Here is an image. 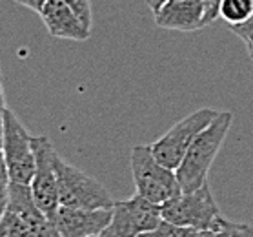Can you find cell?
I'll return each mask as SVG.
<instances>
[{"label": "cell", "instance_id": "cell-1", "mask_svg": "<svg viewBox=\"0 0 253 237\" xmlns=\"http://www.w3.org/2000/svg\"><path fill=\"white\" fill-rule=\"evenodd\" d=\"M231 122V111H219L217 117L210 122V126L202 130L191 142L180 166L175 170L178 186L182 191L197 190L208 181V172L230 133Z\"/></svg>", "mask_w": 253, "mask_h": 237}, {"label": "cell", "instance_id": "cell-2", "mask_svg": "<svg viewBox=\"0 0 253 237\" xmlns=\"http://www.w3.org/2000/svg\"><path fill=\"white\" fill-rule=\"evenodd\" d=\"M129 168L135 183V190L144 199L162 206L166 201L180 193L175 170L162 166L153 155L150 146H133L129 153Z\"/></svg>", "mask_w": 253, "mask_h": 237}, {"label": "cell", "instance_id": "cell-3", "mask_svg": "<svg viewBox=\"0 0 253 237\" xmlns=\"http://www.w3.org/2000/svg\"><path fill=\"white\" fill-rule=\"evenodd\" d=\"M162 219L197 232H215L222 215L213 199L208 181L193 191H180L161 206Z\"/></svg>", "mask_w": 253, "mask_h": 237}, {"label": "cell", "instance_id": "cell-4", "mask_svg": "<svg viewBox=\"0 0 253 237\" xmlns=\"http://www.w3.org/2000/svg\"><path fill=\"white\" fill-rule=\"evenodd\" d=\"M55 170H57L60 206L84 210L113 208L115 199L91 175H87L73 164H68L58 155L55 159Z\"/></svg>", "mask_w": 253, "mask_h": 237}, {"label": "cell", "instance_id": "cell-5", "mask_svg": "<svg viewBox=\"0 0 253 237\" xmlns=\"http://www.w3.org/2000/svg\"><path fill=\"white\" fill-rule=\"evenodd\" d=\"M217 113L219 111H215L213 108H201L184 117L182 121H178L177 124H173L161 139H157L151 144L157 161L169 170H177L191 142L202 130L210 126V122L217 117Z\"/></svg>", "mask_w": 253, "mask_h": 237}, {"label": "cell", "instance_id": "cell-6", "mask_svg": "<svg viewBox=\"0 0 253 237\" xmlns=\"http://www.w3.org/2000/svg\"><path fill=\"white\" fill-rule=\"evenodd\" d=\"M31 135L28 133L20 119L9 108L4 113V132H2V153L6 159L11 183L31 185L35 175V151L31 144Z\"/></svg>", "mask_w": 253, "mask_h": 237}, {"label": "cell", "instance_id": "cell-7", "mask_svg": "<svg viewBox=\"0 0 253 237\" xmlns=\"http://www.w3.org/2000/svg\"><path fill=\"white\" fill-rule=\"evenodd\" d=\"M35 151V175L31 181V193L37 202V206L44 212L51 221H55L60 202H58V183H57V170H55V159L57 150L53 148L51 141L46 135L33 137L31 139Z\"/></svg>", "mask_w": 253, "mask_h": 237}, {"label": "cell", "instance_id": "cell-8", "mask_svg": "<svg viewBox=\"0 0 253 237\" xmlns=\"http://www.w3.org/2000/svg\"><path fill=\"white\" fill-rule=\"evenodd\" d=\"M161 221V206L135 193L127 201H115L111 223L102 237H138L142 232L153 230Z\"/></svg>", "mask_w": 253, "mask_h": 237}, {"label": "cell", "instance_id": "cell-9", "mask_svg": "<svg viewBox=\"0 0 253 237\" xmlns=\"http://www.w3.org/2000/svg\"><path fill=\"white\" fill-rule=\"evenodd\" d=\"M111 215L113 208L84 210L60 206L55 215V226L60 237L100 236L111 223Z\"/></svg>", "mask_w": 253, "mask_h": 237}, {"label": "cell", "instance_id": "cell-10", "mask_svg": "<svg viewBox=\"0 0 253 237\" xmlns=\"http://www.w3.org/2000/svg\"><path fill=\"white\" fill-rule=\"evenodd\" d=\"M39 15L46 26L47 33L55 39L84 42L91 35V29L82 22L79 15L64 0H47Z\"/></svg>", "mask_w": 253, "mask_h": 237}, {"label": "cell", "instance_id": "cell-11", "mask_svg": "<svg viewBox=\"0 0 253 237\" xmlns=\"http://www.w3.org/2000/svg\"><path fill=\"white\" fill-rule=\"evenodd\" d=\"M155 24L161 29L199 31L206 28L204 0H168L155 13Z\"/></svg>", "mask_w": 253, "mask_h": 237}, {"label": "cell", "instance_id": "cell-12", "mask_svg": "<svg viewBox=\"0 0 253 237\" xmlns=\"http://www.w3.org/2000/svg\"><path fill=\"white\" fill-rule=\"evenodd\" d=\"M253 13V0H220L219 17L228 26H237L250 18Z\"/></svg>", "mask_w": 253, "mask_h": 237}, {"label": "cell", "instance_id": "cell-13", "mask_svg": "<svg viewBox=\"0 0 253 237\" xmlns=\"http://www.w3.org/2000/svg\"><path fill=\"white\" fill-rule=\"evenodd\" d=\"M199 232L193 228H186V226L173 225L169 221L162 219L153 230L142 232L138 237H195Z\"/></svg>", "mask_w": 253, "mask_h": 237}, {"label": "cell", "instance_id": "cell-14", "mask_svg": "<svg viewBox=\"0 0 253 237\" xmlns=\"http://www.w3.org/2000/svg\"><path fill=\"white\" fill-rule=\"evenodd\" d=\"M0 237H29V230L15 212L6 210L0 219Z\"/></svg>", "mask_w": 253, "mask_h": 237}, {"label": "cell", "instance_id": "cell-15", "mask_svg": "<svg viewBox=\"0 0 253 237\" xmlns=\"http://www.w3.org/2000/svg\"><path fill=\"white\" fill-rule=\"evenodd\" d=\"M213 237H253V226L246 223H233L228 219H220Z\"/></svg>", "mask_w": 253, "mask_h": 237}, {"label": "cell", "instance_id": "cell-16", "mask_svg": "<svg viewBox=\"0 0 253 237\" xmlns=\"http://www.w3.org/2000/svg\"><path fill=\"white\" fill-rule=\"evenodd\" d=\"M9 185H11V179H9L6 159H4V153H2V148H0V219H2V215L6 214V210H7Z\"/></svg>", "mask_w": 253, "mask_h": 237}, {"label": "cell", "instance_id": "cell-17", "mask_svg": "<svg viewBox=\"0 0 253 237\" xmlns=\"http://www.w3.org/2000/svg\"><path fill=\"white\" fill-rule=\"evenodd\" d=\"M64 2L79 15V18L86 24L87 28L91 29L93 20H91V4H89V0H64Z\"/></svg>", "mask_w": 253, "mask_h": 237}, {"label": "cell", "instance_id": "cell-18", "mask_svg": "<svg viewBox=\"0 0 253 237\" xmlns=\"http://www.w3.org/2000/svg\"><path fill=\"white\" fill-rule=\"evenodd\" d=\"M230 28V31H233L239 39H242V41L246 42L248 39H252L253 37V13L250 15V18L248 20H244L242 24H237V26H228Z\"/></svg>", "mask_w": 253, "mask_h": 237}, {"label": "cell", "instance_id": "cell-19", "mask_svg": "<svg viewBox=\"0 0 253 237\" xmlns=\"http://www.w3.org/2000/svg\"><path fill=\"white\" fill-rule=\"evenodd\" d=\"M6 97H4V84H2V70H0V146H2V132H4V113H6Z\"/></svg>", "mask_w": 253, "mask_h": 237}, {"label": "cell", "instance_id": "cell-20", "mask_svg": "<svg viewBox=\"0 0 253 237\" xmlns=\"http://www.w3.org/2000/svg\"><path fill=\"white\" fill-rule=\"evenodd\" d=\"M13 2H17L20 6L24 7H29V9H33L35 13H41L42 7L46 6L47 0H13Z\"/></svg>", "mask_w": 253, "mask_h": 237}, {"label": "cell", "instance_id": "cell-21", "mask_svg": "<svg viewBox=\"0 0 253 237\" xmlns=\"http://www.w3.org/2000/svg\"><path fill=\"white\" fill-rule=\"evenodd\" d=\"M166 2H168V0H146V4H148V7L153 11V15H155V13L159 11L164 4H166Z\"/></svg>", "mask_w": 253, "mask_h": 237}, {"label": "cell", "instance_id": "cell-22", "mask_svg": "<svg viewBox=\"0 0 253 237\" xmlns=\"http://www.w3.org/2000/svg\"><path fill=\"white\" fill-rule=\"evenodd\" d=\"M246 47H248V53H250V57L253 58V37L246 41Z\"/></svg>", "mask_w": 253, "mask_h": 237}, {"label": "cell", "instance_id": "cell-23", "mask_svg": "<svg viewBox=\"0 0 253 237\" xmlns=\"http://www.w3.org/2000/svg\"><path fill=\"white\" fill-rule=\"evenodd\" d=\"M195 237H213V232H199Z\"/></svg>", "mask_w": 253, "mask_h": 237}, {"label": "cell", "instance_id": "cell-24", "mask_svg": "<svg viewBox=\"0 0 253 237\" xmlns=\"http://www.w3.org/2000/svg\"><path fill=\"white\" fill-rule=\"evenodd\" d=\"M204 2H206V9H208V6H210V4H211L213 0H204Z\"/></svg>", "mask_w": 253, "mask_h": 237}, {"label": "cell", "instance_id": "cell-25", "mask_svg": "<svg viewBox=\"0 0 253 237\" xmlns=\"http://www.w3.org/2000/svg\"><path fill=\"white\" fill-rule=\"evenodd\" d=\"M91 237H102V234H100V236H91Z\"/></svg>", "mask_w": 253, "mask_h": 237}]
</instances>
